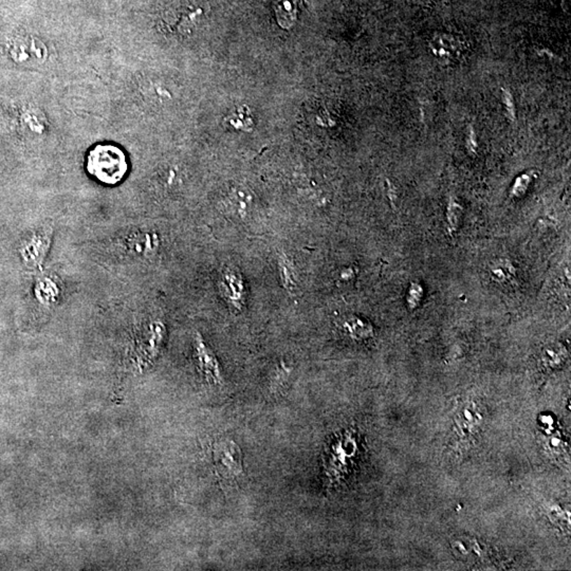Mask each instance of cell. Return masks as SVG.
<instances>
[{
    "label": "cell",
    "mask_w": 571,
    "mask_h": 571,
    "mask_svg": "<svg viewBox=\"0 0 571 571\" xmlns=\"http://www.w3.org/2000/svg\"><path fill=\"white\" fill-rule=\"evenodd\" d=\"M125 153L114 145H97L87 158V170L102 184L114 186L128 173Z\"/></svg>",
    "instance_id": "1"
},
{
    "label": "cell",
    "mask_w": 571,
    "mask_h": 571,
    "mask_svg": "<svg viewBox=\"0 0 571 571\" xmlns=\"http://www.w3.org/2000/svg\"><path fill=\"white\" fill-rule=\"evenodd\" d=\"M216 472L223 479H236L244 473L242 453L240 446L232 440L216 442L213 448Z\"/></svg>",
    "instance_id": "2"
},
{
    "label": "cell",
    "mask_w": 571,
    "mask_h": 571,
    "mask_svg": "<svg viewBox=\"0 0 571 571\" xmlns=\"http://www.w3.org/2000/svg\"><path fill=\"white\" fill-rule=\"evenodd\" d=\"M195 348H196L197 363H198V369L201 375L209 383L221 384L222 376L219 363L212 350L205 345L200 336H197Z\"/></svg>",
    "instance_id": "3"
},
{
    "label": "cell",
    "mask_w": 571,
    "mask_h": 571,
    "mask_svg": "<svg viewBox=\"0 0 571 571\" xmlns=\"http://www.w3.org/2000/svg\"><path fill=\"white\" fill-rule=\"evenodd\" d=\"M483 413L475 404H465L455 415L457 429L462 435L472 434L483 422Z\"/></svg>",
    "instance_id": "4"
},
{
    "label": "cell",
    "mask_w": 571,
    "mask_h": 571,
    "mask_svg": "<svg viewBox=\"0 0 571 571\" xmlns=\"http://www.w3.org/2000/svg\"><path fill=\"white\" fill-rule=\"evenodd\" d=\"M340 329L343 333L355 340H363L373 336L371 324L360 317L350 315L340 319Z\"/></svg>",
    "instance_id": "5"
},
{
    "label": "cell",
    "mask_w": 571,
    "mask_h": 571,
    "mask_svg": "<svg viewBox=\"0 0 571 571\" xmlns=\"http://www.w3.org/2000/svg\"><path fill=\"white\" fill-rule=\"evenodd\" d=\"M566 358V350L560 345L550 346L544 350L543 361L546 366L553 369L560 366Z\"/></svg>",
    "instance_id": "6"
},
{
    "label": "cell",
    "mask_w": 571,
    "mask_h": 571,
    "mask_svg": "<svg viewBox=\"0 0 571 571\" xmlns=\"http://www.w3.org/2000/svg\"><path fill=\"white\" fill-rule=\"evenodd\" d=\"M452 548L454 550L456 556L458 558H469L471 554L475 553V544L470 539L466 537H460V539H455L452 543Z\"/></svg>",
    "instance_id": "7"
},
{
    "label": "cell",
    "mask_w": 571,
    "mask_h": 571,
    "mask_svg": "<svg viewBox=\"0 0 571 571\" xmlns=\"http://www.w3.org/2000/svg\"><path fill=\"white\" fill-rule=\"evenodd\" d=\"M502 103H504V108H506L507 113H508L509 119L512 122L516 121V104H514V99L508 89L502 88Z\"/></svg>",
    "instance_id": "8"
},
{
    "label": "cell",
    "mask_w": 571,
    "mask_h": 571,
    "mask_svg": "<svg viewBox=\"0 0 571 571\" xmlns=\"http://www.w3.org/2000/svg\"><path fill=\"white\" fill-rule=\"evenodd\" d=\"M469 141L467 142V146H468V149L472 153H475L476 151L477 143H476V135H475L474 128H473L472 125H469V136H468Z\"/></svg>",
    "instance_id": "9"
}]
</instances>
